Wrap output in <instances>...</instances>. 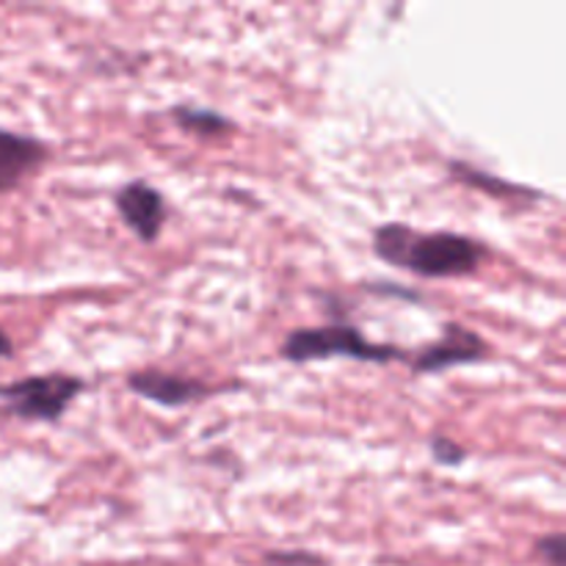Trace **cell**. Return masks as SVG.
Returning a JSON list of instances; mask_svg holds the SVG:
<instances>
[{
	"label": "cell",
	"instance_id": "1",
	"mask_svg": "<svg viewBox=\"0 0 566 566\" xmlns=\"http://www.w3.org/2000/svg\"><path fill=\"white\" fill-rule=\"evenodd\" d=\"M374 254L423 280H462L481 269L486 247L462 232H420L401 221H387L376 227Z\"/></svg>",
	"mask_w": 566,
	"mask_h": 566
},
{
	"label": "cell",
	"instance_id": "2",
	"mask_svg": "<svg viewBox=\"0 0 566 566\" xmlns=\"http://www.w3.org/2000/svg\"><path fill=\"white\" fill-rule=\"evenodd\" d=\"M282 359L293 365L326 363V359H354V363H401L409 359L407 352L390 343H374L354 324L304 326L293 329L280 348Z\"/></svg>",
	"mask_w": 566,
	"mask_h": 566
},
{
	"label": "cell",
	"instance_id": "3",
	"mask_svg": "<svg viewBox=\"0 0 566 566\" xmlns=\"http://www.w3.org/2000/svg\"><path fill=\"white\" fill-rule=\"evenodd\" d=\"M86 390L83 379L72 374H39L0 385V415L25 423H59L75 398Z\"/></svg>",
	"mask_w": 566,
	"mask_h": 566
},
{
	"label": "cell",
	"instance_id": "4",
	"mask_svg": "<svg viewBox=\"0 0 566 566\" xmlns=\"http://www.w3.org/2000/svg\"><path fill=\"white\" fill-rule=\"evenodd\" d=\"M490 357V343L479 332L468 329L464 324H446L442 335L426 348L409 357L415 374H446V370L459 368V365L484 363Z\"/></svg>",
	"mask_w": 566,
	"mask_h": 566
},
{
	"label": "cell",
	"instance_id": "5",
	"mask_svg": "<svg viewBox=\"0 0 566 566\" xmlns=\"http://www.w3.org/2000/svg\"><path fill=\"white\" fill-rule=\"evenodd\" d=\"M114 208L122 224L133 232L142 243H155L166 224V199L164 193L147 180H130L116 191Z\"/></svg>",
	"mask_w": 566,
	"mask_h": 566
},
{
	"label": "cell",
	"instance_id": "6",
	"mask_svg": "<svg viewBox=\"0 0 566 566\" xmlns=\"http://www.w3.org/2000/svg\"><path fill=\"white\" fill-rule=\"evenodd\" d=\"M127 390L136 392L138 398L149 403H158L164 409H182L188 403H197L208 398L210 387L199 379H188L180 374H166V370H133L127 376Z\"/></svg>",
	"mask_w": 566,
	"mask_h": 566
},
{
	"label": "cell",
	"instance_id": "7",
	"mask_svg": "<svg viewBox=\"0 0 566 566\" xmlns=\"http://www.w3.org/2000/svg\"><path fill=\"white\" fill-rule=\"evenodd\" d=\"M48 158L50 149L42 138L0 127V193L20 188L48 164Z\"/></svg>",
	"mask_w": 566,
	"mask_h": 566
},
{
	"label": "cell",
	"instance_id": "8",
	"mask_svg": "<svg viewBox=\"0 0 566 566\" xmlns=\"http://www.w3.org/2000/svg\"><path fill=\"white\" fill-rule=\"evenodd\" d=\"M448 175L457 182H462V186L481 193H490V197L495 199H514V202H523V199L525 202H542V199H545L539 191H534V188L517 186V182H509L484 169H475L468 160H451V164H448Z\"/></svg>",
	"mask_w": 566,
	"mask_h": 566
},
{
	"label": "cell",
	"instance_id": "9",
	"mask_svg": "<svg viewBox=\"0 0 566 566\" xmlns=\"http://www.w3.org/2000/svg\"><path fill=\"white\" fill-rule=\"evenodd\" d=\"M171 122L180 127L182 133L197 138H224L235 133V122L227 119L221 111L199 108V105H175L169 111Z\"/></svg>",
	"mask_w": 566,
	"mask_h": 566
},
{
	"label": "cell",
	"instance_id": "10",
	"mask_svg": "<svg viewBox=\"0 0 566 566\" xmlns=\"http://www.w3.org/2000/svg\"><path fill=\"white\" fill-rule=\"evenodd\" d=\"M431 457L437 459V464L442 468H459L468 459V451H464L459 442L448 440V437H431Z\"/></svg>",
	"mask_w": 566,
	"mask_h": 566
},
{
	"label": "cell",
	"instance_id": "11",
	"mask_svg": "<svg viewBox=\"0 0 566 566\" xmlns=\"http://www.w3.org/2000/svg\"><path fill=\"white\" fill-rule=\"evenodd\" d=\"M265 566H326L321 556L310 551H271L263 558Z\"/></svg>",
	"mask_w": 566,
	"mask_h": 566
},
{
	"label": "cell",
	"instance_id": "12",
	"mask_svg": "<svg viewBox=\"0 0 566 566\" xmlns=\"http://www.w3.org/2000/svg\"><path fill=\"white\" fill-rule=\"evenodd\" d=\"M536 553L547 566H566V536L562 531L547 534L536 542Z\"/></svg>",
	"mask_w": 566,
	"mask_h": 566
},
{
	"label": "cell",
	"instance_id": "13",
	"mask_svg": "<svg viewBox=\"0 0 566 566\" xmlns=\"http://www.w3.org/2000/svg\"><path fill=\"white\" fill-rule=\"evenodd\" d=\"M11 357H14V343H11V337L0 329V359H11Z\"/></svg>",
	"mask_w": 566,
	"mask_h": 566
}]
</instances>
